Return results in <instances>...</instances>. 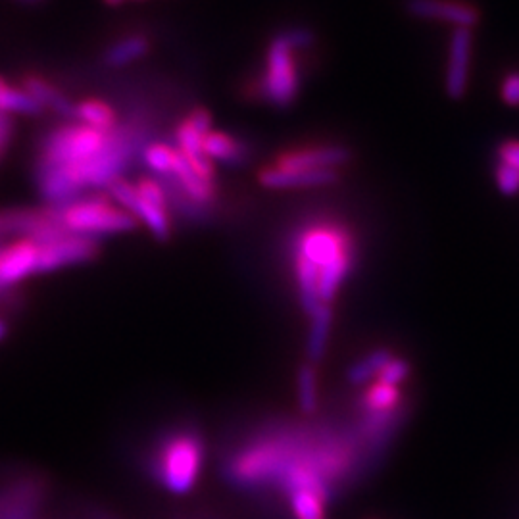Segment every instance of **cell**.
I'll use <instances>...</instances> for the list:
<instances>
[{"label": "cell", "mask_w": 519, "mask_h": 519, "mask_svg": "<svg viewBox=\"0 0 519 519\" xmlns=\"http://www.w3.org/2000/svg\"><path fill=\"white\" fill-rule=\"evenodd\" d=\"M10 333H12V322L8 318V312L0 310V345L10 337Z\"/></svg>", "instance_id": "cell-30"}, {"label": "cell", "mask_w": 519, "mask_h": 519, "mask_svg": "<svg viewBox=\"0 0 519 519\" xmlns=\"http://www.w3.org/2000/svg\"><path fill=\"white\" fill-rule=\"evenodd\" d=\"M150 52L149 37L141 33H129L125 37L116 39L108 49H106V64L110 68H125L129 64H135L143 60Z\"/></svg>", "instance_id": "cell-19"}, {"label": "cell", "mask_w": 519, "mask_h": 519, "mask_svg": "<svg viewBox=\"0 0 519 519\" xmlns=\"http://www.w3.org/2000/svg\"><path fill=\"white\" fill-rule=\"evenodd\" d=\"M412 373V366L406 358L402 356H396L393 354L389 358V362L383 366V370L379 371V375L375 377L377 381H383V383H389V385H396V387H402L408 377Z\"/></svg>", "instance_id": "cell-25"}, {"label": "cell", "mask_w": 519, "mask_h": 519, "mask_svg": "<svg viewBox=\"0 0 519 519\" xmlns=\"http://www.w3.org/2000/svg\"><path fill=\"white\" fill-rule=\"evenodd\" d=\"M50 483L39 471H18L0 481V519H41Z\"/></svg>", "instance_id": "cell-8"}, {"label": "cell", "mask_w": 519, "mask_h": 519, "mask_svg": "<svg viewBox=\"0 0 519 519\" xmlns=\"http://www.w3.org/2000/svg\"><path fill=\"white\" fill-rule=\"evenodd\" d=\"M285 498L295 519H325V508L327 502L331 500V496L325 491L312 489V487L293 489L285 495Z\"/></svg>", "instance_id": "cell-20"}, {"label": "cell", "mask_w": 519, "mask_h": 519, "mask_svg": "<svg viewBox=\"0 0 519 519\" xmlns=\"http://www.w3.org/2000/svg\"><path fill=\"white\" fill-rule=\"evenodd\" d=\"M410 16L452 25V29H473L479 24V12L468 2L458 0H406Z\"/></svg>", "instance_id": "cell-12"}, {"label": "cell", "mask_w": 519, "mask_h": 519, "mask_svg": "<svg viewBox=\"0 0 519 519\" xmlns=\"http://www.w3.org/2000/svg\"><path fill=\"white\" fill-rule=\"evenodd\" d=\"M308 362L318 364L327 350L331 329H333V308H322L308 318Z\"/></svg>", "instance_id": "cell-22"}, {"label": "cell", "mask_w": 519, "mask_h": 519, "mask_svg": "<svg viewBox=\"0 0 519 519\" xmlns=\"http://www.w3.org/2000/svg\"><path fill=\"white\" fill-rule=\"evenodd\" d=\"M204 462V437L189 423H175L158 431L141 458L150 481L175 496L189 495L197 487Z\"/></svg>", "instance_id": "cell-4"}, {"label": "cell", "mask_w": 519, "mask_h": 519, "mask_svg": "<svg viewBox=\"0 0 519 519\" xmlns=\"http://www.w3.org/2000/svg\"><path fill=\"white\" fill-rule=\"evenodd\" d=\"M41 519H43V518H41Z\"/></svg>", "instance_id": "cell-32"}, {"label": "cell", "mask_w": 519, "mask_h": 519, "mask_svg": "<svg viewBox=\"0 0 519 519\" xmlns=\"http://www.w3.org/2000/svg\"><path fill=\"white\" fill-rule=\"evenodd\" d=\"M45 110L20 85V81H10L0 75V116H41Z\"/></svg>", "instance_id": "cell-18"}, {"label": "cell", "mask_w": 519, "mask_h": 519, "mask_svg": "<svg viewBox=\"0 0 519 519\" xmlns=\"http://www.w3.org/2000/svg\"><path fill=\"white\" fill-rule=\"evenodd\" d=\"M471 49H473L471 29H464V27L452 29L445 74V91L448 99L462 100L468 93Z\"/></svg>", "instance_id": "cell-11"}, {"label": "cell", "mask_w": 519, "mask_h": 519, "mask_svg": "<svg viewBox=\"0 0 519 519\" xmlns=\"http://www.w3.org/2000/svg\"><path fill=\"white\" fill-rule=\"evenodd\" d=\"M12 141H14V120L0 116V160L10 149Z\"/></svg>", "instance_id": "cell-29"}, {"label": "cell", "mask_w": 519, "mask_h": 519, "mask_svg": "<svg viewBox=\"0 0 519 519\" xmlns=\"http://www.w3.org/2000/svg\"><path fill=\"white\" fill-rule=\"evenodd\" d=\"M360 414H393L404 410L402 387L389 385L383 381H371L362 387V395L358 398Z\"/></svg>", "instance_id": "cell-16"}, {"label": "cell", "mask_w": 519, "mask_h": 519, "mask_svg": "<svg viewBox=\"0 0 519 519\" xmlns=\"http://www.w3.org/2000/svg\"><path fill=\"white\" fill-rule=\"evenodd\" d=\"M350 160V152L345 147H308L291 150L275 160L281 168H300V170H335Z\"/></svg>", "instance_id": "cell-14"}, {"label": "cell", "mask_w": 519, "mask_h": 519, "mask_svg": "<svg viewBox=\"0 0 519 519\" xmlns=\"http://www.w3.org/2000/svg\"><path fill=\"white\" fill-rule=\"evenodd\" d=\"M320 427L270 423L252 433L223 462V477L241 489L279 485L283 475L298 462H310ZM314 466V464H312Z\"/></svg>", "instance_id": "cell-3"}, {"label": "cell", "mask_w": 519, "mask_h": 519, "mask_svg": "<svg viewBox=\"0 0 519 519\" xmlns=\"http://www.w3.org/2000/svg\"><path fill=\"white\" fill-rule=\"evenodd\" d=\"M314 33L304 27H291L277 33L268 47L266 70L260 81V95L275 108H289L298 97L300 74L297 50L308 49Z\"/></svg>", "instance_id": "cell-7"}, {"label": "cell", "mask_w": 519, "mask_h": 519, "mask_svg": "<svg viewBox=\"0 0 519 519\" xmlns=\"http://www.w3.org/2000/svg\"><path fill=\"white\" fill-rule=\"evenodd\" d=\"M135 143L137 137L124 125L112 133L77 122L50 129L35 164L39 193L50 206H58L93 191H106L122 177Z\"/></svg>", "instance_id": "cell-1"}, {"label": "cell", "mask_w": 519, "mask_h": 519, "mask_svg": "<svg viewBox=\"0 0 519 519\" xmlns=\"http://www.w3.org/2000/svg\"><path fill=\"white\" fill-rule=\"evenodd\" d=\"M210 129H212L210 112L204 108H195L175 127L173 139H175V149L179 150V154L193 166V170L206 181L216 183L214 164L206 158L202 150V139Z\"/></svg>", "instance_id": "cell-10"}, {"label": "cell", "mask_w": 519, "mask_h": 519, "mask_svg": "<svg viewBox=\"0 0 519 519\" xmlns=\"http://www.w3.org/2000/svg\"><path fill=\"white\" fill-rule=\"evenodd\" d=\"M339 179V173L335 170H300V168H281L270 166L264 168L258 181L266 189H310V187H323L333 185Z\"/></svg>", "instance_id": "cell-13"}, {"label": "cell", "mask_w": 519, "mask_h": 519, "mask_svg": "<svg viewBox=\"0 0 519 519\" xmlns=\"http://www.w3.org/2000/svg\"><path fill=\"white\" fill-rule=\"evenodd\" d=\"M495 181L498 191L506 197H514L519 193V170L510 166V164H504V162H498L495 168Z\"/></svg>", "instance_id": "cell-26"}, {"label": "cell", "mask_w": 519, "mask_h": 519, "mask_svg": "<svg viewBox=\"0 0 519 519\" xmlns=\"http://www.w3.org/2000/svg\"><path fill=\"white\" fill-rule=\"evenodd\" d=\"M500 97H502L504 104H508V106H512V108H518L519 72H512V74H508L504 77L502 87H500Z\"/></svg>", "instance_id": "cell-27"}, {"label": "cell", "mask_w": 519, "mask_h": 519, "mask_svg": "<svg viewBox=\"0 0 519 519\" xmlns=\"http://www.w3.org/2000/svg\"><path fill=\"white\" fill-rule=\"evenodd\" d=\"M54 208L68 233L91 241L124 235L139 227L135 218L106 191H93Z\"/></svg>", "instance_id": "cell-6"}, {"label": "cell", "mask_w": 519, "mask_h": 519, "mask_svg": "<svg viewBox=\"0 0 519 519\" xmlns=\"http://www.w3.org/2000/svg\"><path fill=\"white\" fill-rule=\"evenodd\" d=\"M298 406L304 416H314L320 406V381L316 373V364L306 362L300 366L297 375Z\"/></svg>", "instance_id": "cell-23"}, {"label": "cell", "mask_w": 519, "mask_h": 519, "mask_svg": "<svg viewBox=\"0 0 519 519\" xmlns=\"http://www.w3.org/2000/svg\"><path fill=\"white\" fill-rule=\"evenodd\" d=\"M125 2H131V0H104L106 6H114V8H116V6H122Z\"/></svg>", "instance_id": "cell-31"}, {"label": "cell", "mask_w": 519, "mask_h": 519, "mask_svg": "<svg viewBox=\"0 0 519 519\" xmlns=\"http://www.w3.org/2000/svg\"><path fill=\"white\" fill-rule=\"evenodd\" d=\"M43 243L16 237L0 245V293H16L31 277L43 273Z\"/></svg>", "instance_id": "cell-9"}, {"label": "cell", "mask_w": 519, "mask_h": 519, "mask_svg": "<svg viewBox=\"0 0 519 519\" xmlns=\"http://www.w3.org/2000/svg\"><path fill=\"white\" fill-rule=\"evenodd\" d=\"M356 264V241L348 227L337 222L304 225L293 241V275L298 302L310 318L333 308Z\"/></svg>", "instance_id": "cell-2"}, {"label": "cell", "mask_w": 519, "mask_h": 519, "mask_svg": "<svg viewBox=\"0 0 519 519\" xmlns=\"http://www.w3.org/2000/svg\"><path fill=\"white\" fill-rule=\"evenodd\" d=\"M175 158H177L175 145L164 141H152L141 150V160L150 175L154 177H170Z\"/></svg>", "instance_id": "cell-24"}, {"label": "cell", "mask_w": 519, "mask_h": 519, "mask_svg": "<svg viewBox=\"0 0 519 519\" xmlns=\"http://www.w3.org/2000/svg\"><path fill=\"white\" fill-rule=\"evenodd\" d=\"M72 116L77 124L87 125L99 129L104 133H112L122 127L118 108L100 97H85L72 104Z\"/></svg>", "instance_id": "cell-15"}, {"label": "cell", "mask_w": 519, "mask_h": 519, "mask_svg": "<svg viewBox=\"0 0 519 519\" xmlns=\"http://www.w3.org/2000/svg\"><path fill=\"white\" fill-rule=\"evenodd\" d=\"M395 352H391L389 348H373L366 356L358 358L348 371H346V379L350 385L354 387H366L371 381H375V377L379 375V371L383 370V366L389 362V358Z\"/></svg>", "instance_id": "cell-21"}, {"label": "cell", "mask_w": 519, "mask_h": 519, "mask_svg": "<svg viewBox=\"0 0 519 519\" xmlns=\"http://www.w3.org/2000/svg\"><path fill=\"white\" fill-rule=\"evenodd\" d=\"M106 193L114 198L135 222L147 227L158 241L172 237V200L168 185L154 175H141L137 179L118 177L110 183Z\"/></svg>", "instance_id": "cell-5"}, {"label": "cell", "mask_w": 519, "mask_h": 519, "mask_svg": "<svg viewBox=\"0 0 519 519\" xmlns=\"http://www.w3.org/2000/svg\"><path fill=\"white\" fill-rule=\"evenodd\" d=\"M202 150L212 164L239 166L247 160V145L237 137L223 133L218 129H210L202 139Z\"/></svg>", "instance_id": "cell-17"}, {"label": "cell", "mask_w": 519, "mask_h": 519, "mask_svg": "<svg viewBox=\"0 0 519 519\" xmlns=\"http://www.w3.org/2000/svg\"><path fill=\"white\" fill-rule=\"evenodd\" d=\"M496 154H498V162L510 164L519 170V141H504L496 149Z\"/></svg>", "instance_id": "cell-28"}]
</instances>
